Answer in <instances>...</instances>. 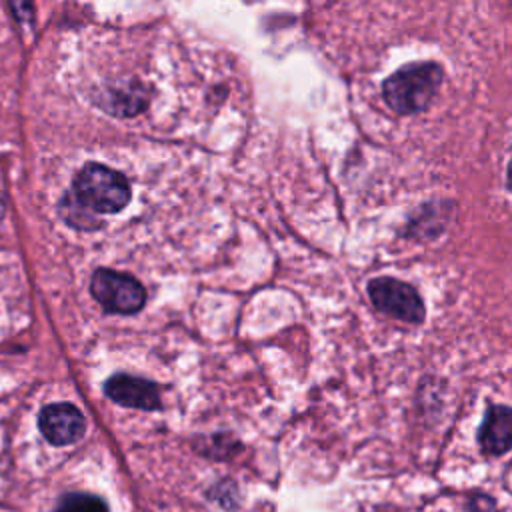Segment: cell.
Wrapping results in <instances>:
<instances>
[{"mask_svg": "<svg viewBox=\"0 0 512 512\" xmlns=\"http://www.w3.org/2000/svg\"><path fill=\"white\" fill-rule=\"evenodd\" d=\"M444 70L438 62H410L382 82V96L396 114L424 112L436 98Z\"/></svg>", "mask_w": 512, "mask_h": 512, "instance_id": "1", "label": "cell"}, {"mask_svg": "<svg viewBox=\"0 0 512 512\" xmlns=\"http://www.w3.org/2000/svg\"><path fill=\"white\" fill-rule=\"evenodd\" d=\"M72 194L92 212H118L130 200L126 178L102 164H86L74 178Z\"/></svg>", "mask_w": 512, "mask_h": 512, "instance_id": "2", "label": "cell"}, {"mask_svg": "<svg viewBox=\"0 0 512 512\" xmlns=\"http://www.w3.org/2000/svg\"><path fill=\"white\" fill-rule=\"evenodd\" d=\"M368 298L374 308L394 320L406 324H420L426 318V308L420 292L398 278L376 276L366 286Z\"/></svg>", "mask_w": 512, "mask_h": 512, "instance_id": "3", "label": "cell"}, {"mask_svg": "<svg viewBox=\"0 0 512 512\" xmlns=\"http://www.w3.org/2000/svg\"><path fill=\"white\" fill-rule=\"evenodd\" d=\"M90 290L96 302L114 314H134L144 306V286L130 274L114 270H96L90 280Z\"/></svg>", "mask_w": 512, "mask_h": 512, "instance_id": "4", "label": "cell"}, {"mask_svg": "<svg viewBox=\"0 0 512 512\" xmlns=\"http://www.w3.org/2000/svg\"><path fill=\"white\" fill-rule=\"evenodd\" d=\"M38 428L50 444L64 446V444L76 442L84 434L86 422L82 412L76 406L58 402V404H48L40 410Z\"/></svg>", "mask_w": 512, "mask_h": 512, "instance_id": "5", "label": "cell"}, {"mask_svg": "<svg viewBox=\"0 0 512 512\" xmlns=\"http://www.w3.org/2000/svg\"><path fill=\"white\" fill-rule=\"evenodd\" d=\"M104 392L110 400H114L120 406L138 408V410H158L160 408V392L154 382L128 376V374H116L106 380Z\"/></svg>", "mask_w": 512, "mask_h": 512, "instance_id": "6", "label": "cell"}, {"mask_svg": "<svg viewBox=\"0 0 512 512\" xmlns=\"http://www.w3.org/2000/svg\"><path fill=\"white\" fill-rule=\"evenodd\" d=\"M478 442L484 454L500 456L512 448V406L488 404L478 430Z\"/></svg>", "mask_w": 512, "mask_h": 512, "instance_id": "7", "label": "cell"}, {"mask_svg": "<svg viewBox=\"0 0 512 512\" xmlns=\"http://www.w3.org/2000/svg\"><path fill=\"white\" fill-rule=\"evenodd\" d=\"M54 512H108V506L102 498L92 494H68Z\"/></svg>", "mask_w": 512, "mask_h": 512, "instance_id": "8", "label": "cell"}, {"mask_svg": "<svg viewBox=\"0 0 512 512\" xmlns=\"http://www.w3.org/2000/svg\"><path fill=\"white\" fill-rule=\"evenodd\" d=\"M62 208H64V210H62L64 218H66L72 226H80V228H94V226H98V220H96L94 212L88 210L84 204H80L72 192L64 198Z\"/></svg>", "mask_w": 512, "mask_h": 512, "instance_id": "9", "label": "cell"}, {"mask_svg": "<svg viewBox=\"0 0 512 512\" xmlns=\"http://www.w3.org/2000/svg\"><path fill=\"white\" fill-rule=\"evenodd\" d=\"M214 496L218 498V502L224 506V508H234L238 504V490L232 482H222L216 486L214 490Z\"/></svg>", "mask_w": 512, "mask_h": 512, "instance_id": "10", "label": "cell"}, {"mask_svg": "<svg viewBox=\"0 0 512 512\" xmlns=\"http://www.w3.org/2000/svg\"><path fill=\"white\" fill-rule=\"evenodd\" d=\"M506 188H508V192H512V158H510L508 168H506Z\"/></svg>", "mask_w": 512, "mask_h": 512, "instance_id": "11", "label": "cell"}]
</instances>
